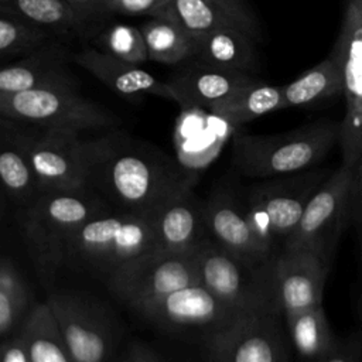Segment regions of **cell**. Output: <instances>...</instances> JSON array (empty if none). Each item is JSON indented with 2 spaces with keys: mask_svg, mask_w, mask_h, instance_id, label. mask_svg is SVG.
Returning <instances> with one entry per match:
<instances>
[{
  "mask_svg": "<svg viewBox=\"0 0 362 362\" xmlns=\"http://www.w3.org/2000/svg\"><path fill=\"white\" fill-rule=\"evenodd\" d=\"M82 150L88 187L113 209L150 216L175 192L194 184L181 163L117 127L83 139Z\"/></svg>",
  "mask_w": 362,
  "mask_h": 362,
  "instance_id": "1",
  "label": "cell"
},
{
  "mask_svg": "<svg viewBox=\"0 0 362 362\" xmlns=\"http://www.w3.org/2000/svg\"><path fill=\"white\" fill-rule=\"evenodd\" d=\"M341 120L322 117L276 134L238 132L232 137V163L249 178H274L314 168L339 144Z\"/></svg>",
  "mask_w": 362,
  "mask_h": 362,
  "instance_id": "2",
  "label": "cell"
},
{
  "mask_svg": "<svg viewBox=\"0 0 362 362\" xmlns=\"http://www.w3.org/2000/svg\"><path fill=\"white\" fill-rule=\"evenodd\" d=\"M156 249L148 216L110 208L76 229L64 249L62 266L106 281L123 266Z\"/></svg>",
  "mask_w": 362,
  "mask_h": 362,
  "instance_id": "3",
  "label": "cell"
},
{
  "mask_svg": "<svg viewBox=\"0 0 362 362\" xmlns=\"http://www.w3.org/2000/svg\"><path fill=\"white\" fill-rule=\"evenodd\" d=\"M112 206L90 187L75 191L42 192L17 212L21 233L37 270L45 283L62 266L66 243L86 221Z\"/></svg>",
  "mask_w": 362,
  "mask_h": 362,
  "instance_id": "4",
  "label": "cell"
},
{
  "mask_svg": "<svg viewBox=\"0 0 362 362\" xmlns=\"http://www.w3.org/2000/svg\"><path fill=\"white\" fill-rule=\"evenodd\" d=\"M195 256L199 284L226 304L246 314H283L276 290L274 260H247L211 238L195 249Z\"/></svg>",
  "mask_w": 362,
  "mask_h": 362,
  "instance_id": "5",
  "label": "cell"
},
{
  "mask_svg": "<svg viewBox=\"0 0 362 362\" xmlns=\"http://www.w3.org/2000/svg\"><path fill=\"white\" fill-rule=\"evenodd\" d=\"M0 116L20 123L81 134L120 126L117 115L85 98L79 88H44L0 93Z\"/></svg>",
  "mask_w": 362,
  "mask_h": 362,
  "instance_id": "6",
  "label": "cell"
},
{
  "mask_svg": "<svg viewBox=\"0 0 362 362\" xmlns=\"http://www.w3.org/2000/svg\"><path fill=\"white\" fill-rule=\"evenodd\" d=\"M329 174L327 168L314 167L266 178L247 189L243 201L249 218L262 239L277 253L297 228L310 198Z\"/></svg>",
  "mask_w": 362,
  "mask_h": 362,
  "instance_id": "7",
  "label": "cell"
},
{
  "mask_svg": "<svg viewBox=\"0 0 362 362\" xmlns=\"http://www.w3.org/2000/svg\"><path fill=\"white\" fill-rule=\"evenodd\" d=\"M354 170L341 164L310 198L281 252L308 250L331 266L342 232L349 226Z\"/></svg>",
  "mask_w": 362,
  "mask_h": 362,
  "instance_id": "8",
  "label": "cell"
},
{
  "mask_svg": "<svg viewBox=\"0 0 362 362\" xmlns=\"http://www.w3.org/2000/svg\"><path fill=\"white\" fill-rule=\"evenodd\" d=\"M10 120V119H8ZM42 192L88 187L82 141L78 133L42 129L10 120Z\"/></svg>",
  "mask_w": 362,
  "mask_h": 362,
  "instance_id": "9",
  "label": "cell"
},
{
  "mask_svg": "<svg viewBox=\"0 0 362 362\" xmlns=\"http://www.w3.org/2000/svg\"><path fill=\"white\" fill-rule=\"evenodd\" d=\"M106 284L123 303L136 310L157 297L199 284L195 250L156 249L119 269L106 280Z\"/></svg>",
  "mask_w": 362,
  "mask_h": 362,
  "instance_id": "10",
  "label": "cell"
},
{
  "mask_svg": "<svg viewBox=\"0 0 362 362\" xmlns=\"http://www.w3.org/2000/svg\"><path fill=\"white\" fill-rule=\"evenodd\" d=\"M331 52L344 74L345 113L339 147L344 165H362V0H346L338 38Z\"/></svg>",
  "mask_w": 362,
  "mask_h": 362,
  "instance_id": "11",
  "label": "cell"
},
{
  "mask_svg": "<svg viewBox=\"0 0 362 362\" xmlns=\"http://www.w3.org/2000/svg\"><path fill=\"white\" fill-rule=\"evenodd\" d=\"M280 313H250L205 337L211 362H288Z\"/></svg>",
  "mask_w": 362,
  "mask_h": 362,
  "instance_id": "12",
  "label": "cell"
},
{
  "mask_svg": "<svg viewBox=\"0 0 362 362\" xmlns=\"http://www.w3.org/2000/svg\"><path fill=\"white\" fill-rule=\"evenodd\" d=\"M134 311L158 327L195 329L205 337L246 314L222 301L202 284L178 288L139 305Z\"/></svg>",
  "mask_w": 362,
  "mask_h": 362,
  "instance_id": "13",
  "label": "cell"
},
{
  "mask_svg": "<svg viewBox=\"0 0 362 362\" xmlns=\"http://www.w3.org/2000/svg\"><path fill=\"white\" fill-rule=\"evenodd\" d=\"M45 301L58 321L74 362H107L113 332L100 310L79 296L65 293L51 294Z\"/></svg>",
  "mask_w": 362,
  "mask_h": 362,
  "instance_id": "14",
  "label": "cell"
},
{
  "mask_svg": "<svg viewBox=\"0 0 362 362\" xmlns=\"http://www.w3.org/2000/svg\"><path fill=\"white\" fill-rule=\"evenodd\" d=\"M206 228L211 239L247 260L267 263L279 255L255 229L243 198L232 191L216 189L206 199Z\"/></svg>",
  "mask_w": 362,
  "mask_h": 362,
  "instance_id": "15",
  "label": "cell"
},
{
  "mask_svg": "<svg viewBox=\"0 0 362 362\" xmlns=\"http://www.w3.org/2000/svg\"><path fill=\"white\" fill-rule=\"evenodd\" d=\"M154 17H164L191 35L215 30H239L257 42L262 25L246 0H171Z\"/></svg>",
  "mask_w": 362,
  "mask_h": 362,
  "instance_id": "16",
  "label": "cell"
},
{
  "mask_svg": "<svg viewBox=\"0 0 362 362\" xmlns=\"http://www.w3.org/2000/svg\"><path fill=\"white\" fill-rule=\"evenodd\" d=\"M182 107H205L226 100L243 88L259 81L255 75L229 71L197 58L182 62L165 79Z\"/></svg>",
  "mask_w": 362,
  "mask_h": 362,
  "instance_id": "17",
  "label": "cell"
},
{
  "mask_svg": "<svg viewBox=\"0 0 362 362\" xmlns=\"http://www.w3.org/2000/svg\"><path fill=\"white\" fill-rule=\"evenodd\" d=\"M148 218L160 250L192 252L209 238L206 201L194 192L192 185L175 192Z\"/></svg>",
  "mask_w": 362,
  "mask_h": 362,
  "instance_id": "18",
  "label": "cell"
},
{
  "mask_svg": "<svg viewBox=\"0 0 362 362\" xmlns=\"http://www.w3.org/2000/svg\"><path fill=\"white\" fill-rule=\"evenodd\" d=\"M329 266L308 250L280 252L274 259V280L283 315L322 304Z\"/></svg>",
  "mask_w": 362,
  "mask_h": 362,
  "instance_id": "19",
  "label": "cell"
},
{
  "mask_svg": "<svg viewBox=\"0 0 362 362\" xmlns=\"http://www.w3.org/2000/svg\"><path fill=\"white\" fill-rule=\"evenodd\" d=\"M69 59H72V54L68 47L55 38L0 71V93L44 88H79V82L68 66Z\"/></svg>",
  "mask_w": 362,
  "mask_h": 362,
  "instance_id": "20",
  "label": "cell"
},
{
  "mask_svg": "<svg viewBox=\"0 0 362 362\" xmlns=\"http://www.w3.org/2000/svg\"><path fill=\"white\" fill-rule=\"evenodd\" d=\"M72 61L122 98L136 99L141 95H154L175 102L167 81H161L137 64L122 61L96 47H85L72 54Z\"/></svg>",
  "mask_w": 362,
  "mask_h": 362,
  "instance_id": "21",
  "label": "cell"
},
{
  "mask_svg": "<svg viewBox=\"0 0 362 362\" xmlns=\"http://www.w3.org/2000/svg\"><path fill=\"white\" fill-rule=\"evenodd\" d=\"M192 38L194 58L205 64L250 75L259 69V42L239 30H215Z\"/></svg>",
  "mask_w": 362,
  "mask_h": 362,
  "instance_id": "22",
  "label": "cell"
},
{
  "mask_svg": "<svg viewBox=\"0 0 362 362\" xmlns=\"http://www.w3.org/2000/svg\"><path fill=\"white\" fill-rule=\"evenodd\" d=\"M0 129V177L3 188L10 202L21 211L30 206L42 191L10 120L1 117Z\"/></svg>",
  "mask_w": 362,
  "mask_h": 362,
  "instance_id": "23",
  "label": "cell"
},
{
  "mask_svg": "<svg viewBox=\"0 0 362 362\" xmlns=\"http://www.w3.org/2000/svg\"><path fill=\"white\" fill-rule=\"evenodd\" d=\"M286 107H307L344 96V74L337 57L329 52L317 65L281 86Z\"/></svg>",
  "mask_w": 362,
  "mask_h": 362,
  "instance_id": "24",
  "label": "cell"
},
{
  "mask_svg": "<svg viewBox=\"0 0 362 362\" xmlns=\"http://www.w3.org/2000/svg\"><path fill=\"white\" fill-rule=\"evenodd\" d=\"M0 11L34 23L59 40L79 35L92 18L66 0H0Z\"/></svg>",
  "mask_w": 362,
  "mask_h": 362,
  "instance_id": "25",
  "label": "cell"
},
{
  "mask_svg": "<svg viewBox=\"0 0 362 362\" xmlns=\"http://www.w3.org/2000/svg\"><path fill=\"white\" fill-rule=\"evenodd\" d=\"M18 334L25 341L33 362H74L47 301L35 303Z\"/></svg>",
  "mask_w": 362,
  "mask_h": 362,
  "instance_id": "26",
  "label": "cell"
},
{
  "mask_svg": "<svg viewBox=\"0 0 362 362\" xmlns=\"http://www.w3.org/2000/svg\"><path fill=\"white\" fill-rule=\"evenodd\" d=\"M281 109H286L281 86L267 85L259 79L209 110L228 124L240 126Z\"/></svg>",
  "mask_w": 362,
  "mask_h": 362,
  "instance_id": "27",
  "label": "cell"
},
{
  "mask_svg": "<svg viewBox=\"0 0 362 362\" xmlns=\"http://www.w3.org/2000/svg\"><path fill=\"white\" fill-rule=\"evenodd\" d=\"M140 30L150 61L177 66L195 57L192 35L168 18L150 17Z\"/></svg>",
  "mask_w": 362,
  "mask_h": 362,
  "instance_id": "28",
  "label": "cell"
},
{
  "mask_svg": "<svg viewBox=\"0 0 362 362\" xmlns=\"http://www.w3.org/2000/svg\"><path fill=\"white\" fill-rule=\"evenodd\" d=\"M284 318L291 344L303 359L314 362L329 352L338 341L329 327L322 304Z\"/></svg>",
  "mask_w": 362,
  "mask_h": 362,
  "instance_id": "29",
  "label": "cell"
},
{
  "mask_svg": "<svg viewBox=\"0 0 362 362\" xmlns=\"http://www.w3.org/2000/svg\"><path fill=\"white\" fill-rule=\"evenodd\" d=\"M34 305L25 279L13 259L3 256L0 262V334L3 339L20 331Z\"/></svg>",
  "mask_w": 362,
  "mask_h": 362,
  "instance_id": "30",
  "label": "cell"
},
{
  "mask_svg": "<svg viewBox=\"0 0 362 362\" xmlns=\"http://www.w3.org/2000/svg\"><path fill=\"white\" fill-rule=\"evenodd\" d=\"M55 38L48 30L34 23L0 11V57L4 61L25 57Z\"/></svg>",
  "mask_w": 362,
  "mask_h": 362,
  "instance_id": "31",
  "label": "cell"
},
{
  "mask_svg": "<svg viewBox=\"0 0 362 362\" xmlns=\"http://www.w3.org/2000/svg\"><path fill=\"white\" fill-rule=\"evenodd\" d=\"M96 48L130 64H143L148 59L140 27L113 24L95 40Z\"/></svg>",
  "mask_w": 362,
  "mask_h": 362,
  "instance_id": "32",
  "label": "cell"
},
{
  "mask_svg": "<svg viewBox=\"0 0 362 362\" xmlns=\"http://www.w3.org/2000/svg\"><path fill=\"white\" fill-rule=\"evenodd\" d=\"M349 226L354 232V239L356 243V257L359 269V284L356 291L355 313L359 324L362 325V165L354 168V182L349 205Z\"/></svg>",
  "mask_w": 362,
  "mask_h": 362,
  "instance_id": "33",
  "label": "cell"
},
{
  "mask_svg": "<svg viewBox=\"0 0 362 362\" xmlns=\"http://www.w3.org/2000/svg\"><path fill=\"white\" fill-rule=\"evenodd\" d=\"M314 362H362V332L339 338L329 352Z\"/></svg>",
  "mask_w": 362,
  "mask_h": 362,
  "instance_id": "34",
  "label": "cell"
},
{
  "mask_svg": "<svg viewBox=\"0 0 362 362\" xmlns=\"http://www.w3.org/2000/svg\"><path fill=\"white\" fill-rule=\"evenodd\" d=\"M171 0H107L106 13L154 17Z\"/></svg>",
  "mask_w": 362,
  "mask_h": 362,
  "instance_id": "35",
  "label": "cell"
},
{
  "mask_svg": "<svg viewBox=\"0 0 362 362\" xmlns=\"http://www.w3.org/2000/svg\"><path fill=\"white\" fill-rule=\"evenodd\" d=\"M1 362H33L27 344L18 332L3 339Z\"/></svg>",
  "mask_w": 362,
  "mask_h": 362,
  "instance_id": "36",
  "label": "cell"
},
{
  "mask_svg": "<svg viewBox=\"0 0 362 362\" xmlns=\"http://www.w3.org/2000/svg\"><path fill=\"white\" fill-rule=\"evenodd\" d=\"M66 1L89 17H92L93 14L106 13L105 8H106L107 0H66Z\"/></svg>",
  "mask_w": 362,
  "mask_h": 362,
  "instance_id": "37",
  "label": "cell"
},
{
  "mask_svg": "<svg viewBox=\"0 0 362 362\" xmlns=\"http://www.w3.org/2000/svg\"><path fill=\"white\" fill-rule=\"evenodd\" d=\"M129 356L132 362H163L154 352H151L148 348L140 344L132 345Z\"/></svg>",
  "mask_w": 362,
  "mask_h": 362,
  "instance_id": "38",
  "label": "cell"
},
{
  "mask_svg": "<svg viewBox=\"0 0 362 362\" xmlns=\"http://www.w3.org/2000/svg\"><path fill=\"white\" fill-rule=\"evenodd\" d=\"M122 362H132V359H130V356H127L124 361H122Z\"/></svg>",
  "mask_w": 362,
  "mask_h": 362,
  "instance_id": "39",
  "label": "cell"
}]
</instances>
